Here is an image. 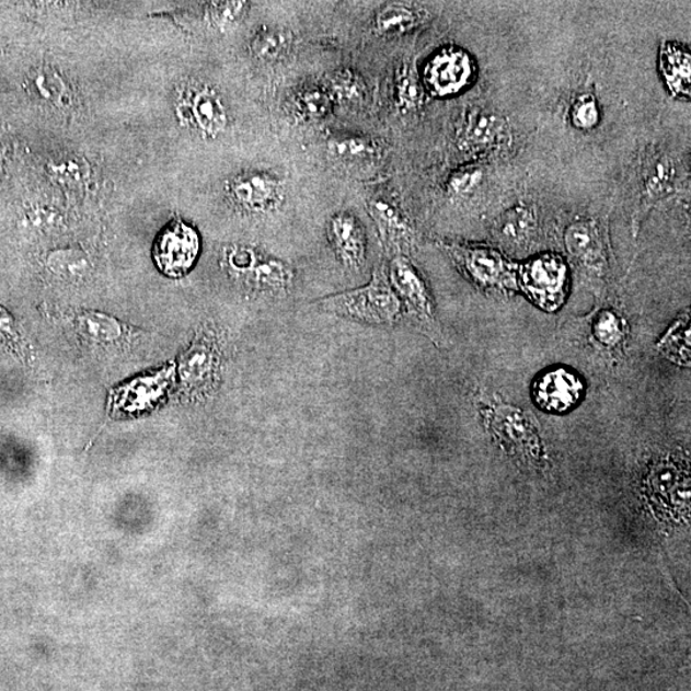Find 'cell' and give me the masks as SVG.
<instances>
[{
	"instance_id": "cb8c5ba5",
	"label": "cell",
	"mask_w": 691,
	"mask_h": 691,
	"mask_svg": "<svg viewBox=\"0 0 691 691\" xmlns=\"http://www.w3.org/2000/svg\"><path fill=\"white\" fill-rule=\"evenodd\" d=\"M394 93L401 111L415 112L421 110L425 102V89L416 71V67L410 60L402 64L394 79Z\"/></svg>"
},
{
	"instance_id": "ba28073f",
	"label": "cell",
	"mask_w": 691,
	"mask_h": 691,
	"mask_svg": "<svg viewBox=\"0 0 691 691\" xmlns=\"http://www.w3.org/2000/svg\"><path fill=\"white\" fill-rule=\"evenodd\" d=\"M485 425L493 435L504 444L537 453L539 437L531 417L519 407L505 404V402L490 400L481 407Z\"/></svg>"
},
{
	"instance_id": "4dcf8cb0",
	"label": "cell",
	"mask_w": 691,
	"mask_h": 691,
	"mask_svg": "<svg viewBox=\"0 0 691 691\" xmlns=\"http://www.w3.org/2000/svg\"><path fill=\"white\" fill-rule=\"evenodd\" d=\"M484 172L480 165H467L453 172L447 181V193L452 197H465L476 192L483 181Z\"/></svg>"
},
{
	"instance_id": "d6a6232c",
	"label": "cell",
	"mask_w": 691,
	"mask_h": 691,
	"mask_svg": "<svg viewBox=\"0 0 691 691\" xmlns=\"http://www.w3.org/2000/svg\"><path fill=\"white\" fill-rule=\"evenodd\" d=\"M249 4L245 2H217L210 5V16L220 28L232 27L245 18Z\"/></svg>"
},
{
	"instance_id": "9c48e42d",
	"label": "cell",
	"mask_w": 691,
	"mask_h": 691,
	"mask_svg": "<svg viewBox=\"0 0 691 691\" xmlns=\"http://www.w3.org/2000/svg\"><path fill=\"white\" fill-rule=\"evenodd\" d=\"M474 62L464 49L445 48L431 57L424 80L433 94L450 96L464 90L474 78Z\"/></svg>"
},
{
	"instance_id": "ac0fdd59",
	"label": "cell",
	"mask_w": 691,
	"mask_h": 691,
	"mask_svg": "<svg viewBox=\"0 0 691 691\" xmlns=\"http://www.w3.org/2000/svg\"><path fill=\"white\" fill-rule=\"evenodd\" d=\"M493 231L500 244L506 247L526 249L537 233L535 211L527 205L508 209L496 220Z\"/></svg>"
},
{
	"instance_id": "7c38bea8",
	"label": "cell",
	"mask_w": 691,
	"mask_h": 691,
	"mask_svg": "<svg viewBox=\"0 0 691 691\" xmlns=\"http://www.w3.org/2000/svg\"><path fill=\"white\" fill-rule=\"evenodd\" d=\"M329 237L334 252L347 268L359 269L366 262V232L352 212L341 211L331 218Z\"/></svg>"
},
{
	"instance_id": "7402d4cb",
	"label": "cell",
	"mask_w": 691,
	"mask_h": 691,
	"mask_svg": "<svg viewBox=\"0 0 691 691\" xmlns=\"http://www.w3.org/2000/svg\"><path fill=\"white\" fill-rule=\"evenodd\" d=\"M30 93L45 103L64 106L70 103V90L62 78L49 67L36 68L27 78Z\"/></svg>"
},
{
	"instance_id": "e575fe53",
	"label": "cell",
	"mask_w": 691,
	"mask_h": 691,
	"mask_svg": "<svg viewBox=\"0 0 691 691\" xmlns=\"http://www.w3.org/2000/svg\"><path fill=\"white\" fill-rule=\"evenodd\" d=\"M0 172H2V157H0Z\"/></svg>"
},
{
	"instance_id": "3957f363",
	"label": "cell",
	"mask_w": 691,
	"mask_h": 691,
	"mask_svg": "<svg viewBox=\"0 0 691 691\" xmlns=\"http://www.w3.org/2000/svg\"><path fill=\"white\" fill-rule=\"evenodd\" d=\"M518 284L537 307L556 311L567 295V264L564 257L552 253L531 257L518 267Z\"/></svg>"
},
{
	"instance_id": "d4e9b609",
	"label": "cell",
	"mask_w": 691,
	"mask_h": 691,
	"mask_svg": "<svg viewBox=\"0 0 691 691\" xmlns=\"http://www.w3.org/2000/svg\"><path fill=\"white\" fill-rule=\"evenodd\" d=\"M326 148L334 158L346 162L369 161L379 153L378 143L360 135H333Z\"/></svg>"
},
{
	"instance_id": "836d02e7",
	"label": "cell",
	"mask_w": 691,
	"mask_h": 691,
	"mask_svg": "<svg viewBox=\"0 0 691 691\" xmlns=\"http://www.w3.org/2000/svg\"><path fill=\"white\" fill-rule=\"evenodd\" d=\"M260 257L255 250L240 246L231 249V252L227 255V261L234 273H238L239 276L249 277Z\"/></svg>"
},
{
	"instance_id": "5bb4252c",
	"label": "cell",
	"mask_w": 691,
	"mask_h": 691,
	"mask_svg": "<svg viewBox=\"0 0 691 691\" xmlns=\"http://www.w3.org/2000/svg\"><path fill=\"white\" fill-rule=\"evenodd\" d=\"M218 355L215 337L209 334L196 337L181 359V377L188 389H204L212 382L218 367Z\"/></svg>"
},
{
	"instance_id": "30bf717a",
	"label": "cell",
	"mask_w": 691,
	"mask_h": 691,
	"mask_svg": "<svg viewBox=\"0 0 691 691\" xmlns=\"http://www.w3.org/2000/svg\"><path fill=\"white\" fill-rule=\"evenodd\" d=\"M228 194L234 204L250 212L276 210L285 199L283 180L269 172L250 171L233 177Z\"/></svg>"
},
{
	"instance_id": "83f0119b",
	"label": "cell",
	"mask_w": 691,
	"mask_h": 691,
	"mask_svg": "<svg viewBox=\"0 0 691 691\" xmlns=\"http://www.w3.org/2000/svg\"><path fill=\"white\" fill-rule=\"evenodd\" d=\"M660 352L668 359L689 366L690 364V325L689 318H682L678 323L671 326L666 336L658 344Z\"/></svg>"
},
{
	"instance_id": "9a60e30c",
	"label": "cell",
	"mask_w": 691,
	"mask_h": 691,
	"mask_svg": "<svg viewBox=\"0 0 691 691\" xmlns=\"http://www.w3.org/2000/svg\"><path fill=\"white\" fill-rule=\"evenodd\" d=\"M181 113L209 138H216L222 134L227 126L224 105L215 91L209 88L192 91L182 105Z\"/></svg>"
},
{
	"instance_id": "d6986e66",
	"label": "cell",
	"mask_w": 691,
	"mask_h": 691,
	"mask_svg": "<svg viewBox=\"0 0 691 691\" xmlns=\"http://www.w3.org/2000/svg\"><path fill=\"white\" fill-rule=\"evenodd\" d=\"M690 51L686 45L664 42L659 49V70L672 95L690 97Z\"/></svg>"
},
{
	"instance_id": "5b68a950",
	"label": "cell",
	"mask_w": 691,
	"mask_h": 691,
	"mask_svg": "<svg viewBox=\"0 0 691 691\" xmlns=\"http://www.w3.org/2000/svg\"><path fill=\"white\" fill-rule=\"evenodd\" d=\"M565 247L583 276L602 279L609 270L604 228L595 218L576 219L565 231Z\"/></svg>"
},
{
	"instance_id": "2e32d148",
	"label": "cell",
	"mask_w": 691,
	"mask_h": 691,
	"mask_svg": "<svg viewBox=\"0 0 691 691\" xmlns=\"http://www.w3.org/2000/svg\"><path fill=\"white\" fill-rule=\"evenodd\" d=\"M368 208L387 249L402 250L413 245V227L396 205L377 197L368 201Z\"/></svg>"
},
{
	"instance_id": "7a4b0ae2",
	"label": "cell",
	"mask_w": 691,
	"mask_h": 691,
	"mask_svg": "<svg viewBox=\"0 0 691 691\" xmlns=\"http://www.w3.org/2000/svg\"><path fill=\"white\" fill-rule=\"evenodd\" d=\"M444 247L459 269L482 290L504 295L518 288V267L497 250L461 244Z\"/></svg>"
},
{
	"instance_id": "6da1fadb",
	"label": "cell",
	"mask_w": 691,
	"mask_h": 691,
	"mask_svg": "<svg viewBox=\"0 0 691 691\" xmlns=\"http://www.w3.org/2000/svg\"><path fill=\"white\" fill-rule=\"evenodd\" d=\"M324 308L371 324L393 323L400 313V300L383 269L376 268L366 287L324 300Z\"/></svg>"
},
{
	"instance_id": "4316f807",
	"label": "cell",
	"mask_w": 691,
	"mask_h": 691,
	"mask_svg": "<svg viewBox=\"0 0 691 691\" xmlns=\"http://www.w3.org/2000/svg\"><path fill=\"white\" fill-rule=\"evenodd\" d=\"M47 267L64 279H80L90 272V257L80 249L68 247L55 250L47 256Z\"/></svg>"
},
{
	"instance_id": "484cf974",
	"label": "cell",
	"mask_w": 691,
	"mask_h": 691,
	"mask_svg": "<svg viewBox=\"0 0 691 691\" xmlns=\"http://www.w3.org/2000/svg\"><path fill=\"white\" fill-rule=\"evenodd\" d=\"M292 277V270L284 262L260 257L247 278L257 290L280 292L291 285Z\"/></svg>"
},
{
	"instance_id": "ffe728a7",
	"label": "cell",
	"mask_w": 691,
	"mask_h": 691,
	"mask_svg": "<svg viewBox=\"0 0 691 691\" xmlns=\"http://www.w3.org/2000/svg\"><path fill=\"white\" fill-rule=\"evenodd\" d=\"M293 35L288 28L262 26L250 39L249 49L252 56L262 62H276L291 49Z\"/></svg>"
},
{
	"instance_id": "44dd1931",
	"label": "cell",
	"mask_w": 691,
	"mask_h": 691,
	"mask_svg": "<svg viewBox=\"0 0 691 691\" xmlns=\"http://www.w3.org/2000/svg\"><path fill=\"white\" fill-rule=\"evenodd\" d=\"M333 101L324 83H308L296 90L291 99V111L295 117L302 120H318L329 116Z\"/></svg>"
},
{
	"instance_id": "8fae6325",
	"label": "cell",
	"mask_w": 691,
	"mask_h": 691,
	"mask_svg": "<svg viewBox=\"0 0 691 691\" xmlns=\"http://www.w3.org/2000/svg\"><path fill=\"white\" fill-rule=\"evenodd\" d=\"M584 390L586 385L578 375L566 368H556L537 379L533 398L545 412L562 414L579 404Z\"/></svg>"
},
{
	"instance_id": "277c9868",
	"label": "cell",
	"mask_w": 691,
	"mask_h": 691,
	"mask_svg": "<svg viewBox=\"0 0 691 691\" xmlns=\"http://www.w3.org/2000/svg\"><path fill=\"white\" fill-rule=\"evenodd\" d=\"M679 169L675 159L663 149H645L637 173V204L633 215L634 230L657 204L678 193Z\"/></svg>"
},
{
	"instance_id": "52a82bcc",
	"label": "cell",
	"mask_w": 691,
	"mask_h": 691,
	"mask_svg": "<svg viewBox=\"0 0 691 691\" xmlns=\"http://www.w3.org/2000/svg\"><path fill=\"white\" fill-rule=\"evenodd\" d=\"M511 140V127L506 118L483 110L470 111L458 135L461 150L482 156L498 153L510 147Z\"/></svg>"
},
{
	"instance_id": "f1b7e54d",
	"label": "cell",
	"mask_w": 691,
	"mask_h": 691,
	"mask_svg": "<svg viewBox=\"0 0 691 691\" xmlns=\"http://www.w3.org/2000/svg\"><path fill=\"white\" fill-rule=\"evenodd\" d=\"M80 329L96 342H114L123 336V325L116 319L101 313H83L79 316Z\"/></svg>"
},
{
	"instance_id": "8992f818",
	"label": "cell",
	"mask_w": 691,
	"mask_h": 691,
	"mask_svg": "<svg viewBox=\"0 0 691 691\" xmlns=\"http://www.w3.org/2000/svg\"><path fill=\"white\" fill-rule=\"evenodd\" d=\"M200 239L193 227L174 220L159 234L154 245L158 268L170 277H181L193 268L199 255Z\"/></svg>"
},
{
	"instance_id": "e0dca14e",
	"label": "cell",
	"mask_w": 691,
	"mask_h": 691,
	"mask_svg": "<svg viewBox=\"0 0 691 691\" xmlns=\"http://www.w3.org/2000/svg\"><path fill=\"white\" fill-rule=\"evenodd\" d=\"M429 16V12L419 4L385 3L376 12L373 30L379 36H400L425 24Z\"/></svg>"
},
{
	"instance_id": "f546056e",
	"label": "cell",
	"mask_w": 691,
	"mask_h": 691,
	"mask_svg": "<svg viewBox=\"0 0 691 691\" xmlns=\"http://www.w3.org/2000/svg\"><path fill=\"white\" fill-rule=\"evenodd\" d=\"M594 336L598 344L617 348L624 344L625 323L614 311L603 310L595 318Z\"/></svg>"
},
{
	"instance_id": "1f68e13d",
	"label": "cell",
	"mask_w": 691,
	"mask_h": 691,
	"mask_svg": "<svg viewBox=\"0 0 691 691\" xmlns=\"http://www.w3.org/2000/svg\"><path fill=\"white\" fill-rule=\"evenodd\" d=\"M569 118L575 128L581 131L594 130L601 120V110L596 96L590 94L580 95L574 102Z\"/></svg>"
},
{
	"instance_id": "603a6c76",
	"label": "cell",
	"mask_w": 691,
	"mask_h": 691,
	"mask_svg": "<svg viewBox=\"0 0 691 691\" xmlns=\"http://www.w3.org/2000/svg\"><path fill=\"white\" fill-rule=\"evenodd\" d=\"M334 104H358L367 96V85L361 76L352 68L332 72L324 83Z\"/></svg>"
},
{
	"instance_id": "4fadbf2b",
	"label": "cell",
	"mask_w": 691,
	"mask_h": 691,
	"mask_svg": "<svg viewBox=\"0 0 691 691\" xmlns=\"http://www.w3.org/2000/svg\"><path fill=\"white\" fill-rule=\"evenodd\" d=\"M391 285L407 303L412 313L424 322L431 319V299L427 285L404 255L394 256L390 269Z\"/></svg>"
}]
</instances>
